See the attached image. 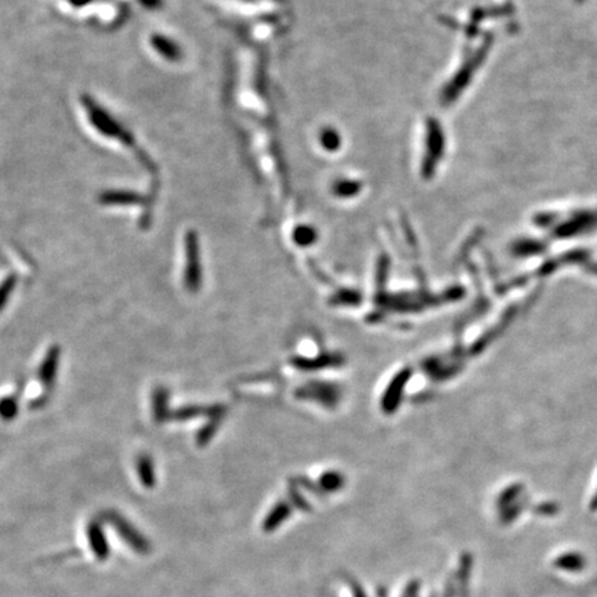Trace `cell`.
Returning <instances> with one entry per match:
<instances>
[{"instance_id": "cell-1", "label": "cell", "mask_w": 597, "mask_h": 597, "mask_svg": "<svg viewBox=\"0 0 597 597\" xmlns=\"http://www.w3.org/2000/svg\"><path fill=\"white\" fill-rule=\"evenodd\" d=\"M59 364H60V348L57 346H54L49 350V353L46 354V358L43 360V362L39 368V379L49 389L53 388V385L57 379Z\"/></svg>"}, {"instance_id": "cell-2", "label": "cell", "mask_w": 597, "mask_h": 597, "mask_svg": "<svg viewBox=\"0 0 597 597\" xmlns=\"http://www.w3.org/2000/svg\"><path fill=\"white\" fill-rule=\"evenodd\" d=\"M553 566L561 571L580 573L585 568L587 560L580 552H567L556 557Z\"/></svg>"}, {"instance_id": "cell-3", "label": "cell", "mask_w": 597, "mask_h": 597, "mask_svg": "<svg viewBox=\"0 0 597 597\" xmlns=\"http://www.w3.org/2000/svg\"><path fill=\"white\" fill-rule=\"evenodd\" d=\"M151 45L163 59H166L169 61H177L182 57V52H180L179 46L175 42H172L169 38L155 35L151 39Z\"/></svg>"}, {"instance_id": "cell-4", "label": "cell", "mask_w": 597, "mask_h": 597, "mask_svg": "<svg viewBox=\"0 0 597 597\" xmlns=\"http://www.w3.org/2000/svg\"><path fill=\"white\" fill-rule=\"evenodd\" d=\"M187 249H189V270H187V283L196 286L198 282V265H197V245L193 235L187 237Z\"/></svg>"}, {"instance_id": "cell-5", "label": "cell", "mask_w": 597, "mask_h": 597, "mask_svg": "<svg viewBox=\"0 0 597 597\" xmlns=\"http://www.w3.org/2000/svg\"><path fill=\"white\" fill-rule=\"evenodd\" d=\"M471 567H473V557L470 553H464L461 559V566H459V575H458V588H459V595L461 597H466L467 595V587H469V581H470V573H471Z\"/></svg>"}, {"instance_id": "cell-6", "label": "cell", "mask_w": 597, "mask_h": 597, "mask_svg": "<svg viewBox=\"0 0 597 597\" xmlns=\"http://www.w3.org/2000/svg\"><path fill=\"white\" fill-rule=\"evenodd\" d=\"M360 190H361V184L355 180H339L333 186V193L337 197H343V198L357 196L360 193Z\"/></svg>"}, {"instance_id": "cell-7", "label": "cell", "mask_w": 597, "mask_h": 597, "mask_svg": "<svg viewBox=\"0 0 597 597\" xmlns=\"http://www.w3.org/2000/svg\"><path fill=\"white\" fill-rule=\"evenodd\" d=\"M320 144L327 151H337L341 144V137L333 128H325L320 132Z\"/></svg>"}, {"instance_id": "cell-8", "label": "cell", "mask_w": 597, "mask_h": 597, "mask_svg": "<svg viewBox=\"0 0 597 597\" xmlns=\"http://www.w3.org/2000/svg\"><path fill=\"white\" fill-rule=\"evenodd\" d=\"M18 412V401L15 397H4L0 399V418L4 420L13 419Z\"/></svg>"}, {"instance_id": "cell-9", "label": "cell", "mask_w": 597, "mask_h": 597, "mask_svg": "<svg viewBox=\"0 0 597 597\" xmlns=\"http://www.w3.org/2000/svg\"><path fill=\"white\" fill-rule=\"evenodd\" d=\"M137 470L140 474V478L144 484L151 485L154 482V469L152 464L147 457H141L137 462Z\"/></svg>"}, {"instance_id": "cell-10", "label": "cell", "mask_w": 597, "mask_h": 597, "mask_svg": "<svg viewBox=\"0 0 597 597\" xmlns=\"http://www.w3.org/2000/svg\"><path fill=\"white\" fill-rule=\"evenodd\" d=\"M17 283V278L14 275H8L1 283H0V311L3 310V307L6 306V303L8 302L10 295L14 292Z\"/></svg>"}, {"instance_id": "cell-11", "label": "cell", "mask_w": 597, "mask_h": 597, "mask_svg": "<svg viewBox=\"0 0 597 597\" xmlns=\"http://www.w3.org/2000/svg\"><path fill=\"white\" fill-rule=\"evenodd\" d=\"M295 239L299 245H310L316 239V231L311 227H299L295 233Z\"/></svg>"}, {"instance_id": "cell-12", "label": "cell", "mask_w": 597, "mask_h": 597, "mask_svg": "<svg viewBox=\"0 0 597 597\" xmlns=\"http://www.w3.org/2000/svg\"><path fill=\"white\" fill-rule=\"evenodd\" d=\"M155 401H154V412L156 415L158 419L162 418V413L165 412V406H166V395L163 390H158L155 393Z\"/></svg>"}]
</instances>
